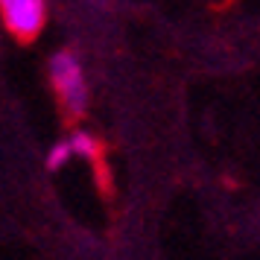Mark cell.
<instances>
[{
	"label": "cell",
	"instance_id": "cell-1",
	"mask_svg": "<svg viewBox=\"0 0 260 260\" xmlns=\"http://www.w3.org/2000/svg\"><path fill=\"white\" fill-rule=\"evenodd\" d=\"M50 85L64 126H76L88 111V88H85L82 64L71 50H61L50 59Z\"/></svg>",
	"mask_w": 260,
	"mask_h": 260
},
{
	"label": "cell",
	"instance_id": "cell-2",
	"mask_svg": "<svg viewBox=\"0 0 260 260\" xmlns=\"http://www.w3.org/2000/svg\"><path fill=\"white\" fill-rule=\"evenodd\" d=\"M3 26L18 44H32L47 24V0H0Z\"/></svg>",
	"mask_w": 260,
	"mask_h": 260
},
{
	"label": "cell",
	"instance_id": "cell-3",
	"mask_svg": "<svg viewBox=\"0 0 260 260\" xmlns=\"http://www.w3.org/2000/svg\"><path fill=\"white\" fill-rule=\"evenodd\" d=\"M73 149L88 158L91 167H94V181H96V190H100V196L106 202H111L114 196V176H111V167H108V155H106V143L94 138V135H88V132H76L71 138Z\"/></svg>",
	"mask_w": 260,
	"mask_h": 260
},
{
	"label": "cell",
	"instance_id": "cell-4",
	"mask_svg": "<svg viewBox=\"0 0 260 260\" xmlns=\"http://www.w3.org/2000/svg\"><path fill=\"white\" fill-rule=\"evenodd\" d=\"M73 152H76V149H73V143H71V141L56 143V146L50 149V155H47V167H50V170H59L61 164H68V158H71Z\"/></svg>",
	"mask_w": 260,
	"mask_h": 260
}]
</instances>
